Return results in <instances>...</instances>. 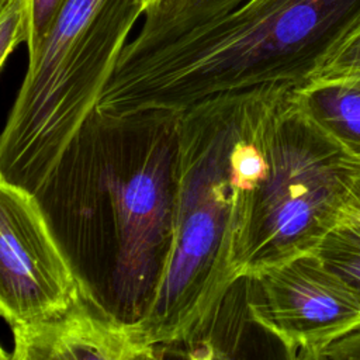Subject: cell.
Segmentation results:
<instances>
[{
	"mask_svg": "<svg viewBox=\"0 0 360 360\" xmlns=\"http://www.w3.org/2000/svg\"><path fill=\"white\" fill-rule=\"evenodd\" d=\"M0 359H11L10 357V354H7L4 350H3V347L0 346Z\"/></svg>",
	"mask_w": 360,
	"mask_h": 360,
	"instance_id": "e0dca14e",
	"label": "cell"
},
{
	"mask_svg": "<svg viewBox=\"0 0 360 360\" xmlns=\"http://www.w3.org/2000/svg\"><path fill=\"white\" fill-rule=\"evenodd\" d=\"M319 360H360V326L332 342Z\"/></svg>",
	"mask_w": 360,
	"mask_h": 360,
	"instance_id": "9a60e30c",
	"label": "cell"
},
{
	"mask_svg": "<svg viewBox=\"0 0 360 360\" xmlns=\"http://www.w3.org/2000/svg\"><path fill=\"white\" fill-rule=\"evenodd\" d=\"M153 1H158V0H149V3L148 4H150V3H153ZM148 7V6H146Z\"/></svg>",
	"mask_w": 360,
	"mask_h": 360,
	"instance_id": "d6986e66",
	"label": "cell"
},
{
	"mask_svg": "<svg viewBox=\"0 0 360 360\" xmlns=\"http://www.w3.org/2000/svg\"><path fill=\"white\" fill-rule=\"evenodd\" d=\"M246 0H158L148 4L139 34L129 42L145 51L193 31L235 10Z\"/></svg>",
	"mask_w": 360,
	"mask_h": 360,
	"instance_id": "30bf717a",
	"label": "cell"
},
{
	"mask_svg": "<svg viewBox=\"0 0 360 360\" xmlns=\"http://www.w3.org/2000/svg\"><path fill=\"white\" fill-rule=\"evenodd\" d=\"M25 1L8 0L0 10V69L8 55L25 42Z\"/></svg>",
	"mask_w": 360,
	"mask_h": 360,
	"instance_id": "5bb4252c",
	"label": "cell"
},
{
	"mask_svg": "<svg viewBox=\"0 0 360 360\" xmlns=\"http://www.w3.org/2000/svg\"><path fill=\"white\" fill-rule=\"evenodd\" d=\"M149 0H66L0 132V174L34 193L97 105Z\"/></svg>",
	"mask_w": 360,
	"mask_h": 360,
	"instance_id": "277c9868",
	"label": "cell"
},
{
	"mask_svg": "<svg viewBox=\"0 0 360 360\" xmlns=\"http://www.w3.org/2000/svg\"><path fill=\"white\" fill-rule=\"evenodd\" d=\"M360 21V0H246L174 39L122 51L98 107L186 108L217 94L311 80Z\"/></svg>",
	"mask_w": 360,
	"mask_h": 360,
	"instance_id": "7a4b0ae2",
	"label": "cell"
},
{
	"mask_svg": "<svg viewBox=\"0 0 360 360\" xmlns=\"http://www.w3.org/2000/svg\"><path fill=\"white\" fill-rule=\"evenodd\" d=\"M7 1H8V0H0V10L4 7V4H6Z\"/></svg>",
	"mask_w": 360,
	"mask_h": 360,
	"instance_id": "ac0fdd59",
	"label": "cell"
},
{
	"mask_svg": "<svg viewBox=\"0 0 360 360\" xmlns=\"http://www.w3.org/2000/svg\"><path fill=\"white\" fill-rule=\"evenodd\" d=\"M25 1V45L28 56L44 41L52 22L58 17L66 0H24Z\"/></svg>",
	"mask_w": 360,
	"mask_h": 360,
	"instance_id": "7c38bea8",
	"label": "cell"
},
{
	"mask_svg": "<svg viewBox=\"0 0 360 360\" xmlns=\"http://www.w3.org/2000/svg\"><path fill=\"white\" fill-rule=\"evenodd\" d=\"M360 224V166L342 207L340 224Z\"/></svg>",
	"mask_w": 360,
	"mask_h": 360,
	"instance_id": "2e32d148",
	"label": "cell"
},
{
	"mask_svg": "<svg viewBox=\"0 0 360 360\" xmlns=\"http://www.w3.org/2000/svg\"><path fill=\"white\" fill-rule=\"evenodd\" d=\"M315 252L360 298V224L338 225Z\"/></svg>",
	"mask_w": 360,
	"mask_h": 360,
	"instance_id": "8fae6325",
	"label": "cell"
},
{
	"mask_svg": "<svg viewBox=\"0 0 360 360\" xmlns=\"http://www.w3.org/2000/svg\"><path fill=\"white\" fill-rule=\"evenodd\" d=\"M250 319L288 359L319 360L322 352L360 326V298L316 252L243 277Z\"/></svg>",
	"mask_w": 360,
	"mask_h": 360,
	"instance_id": "8992f818",
	"label": "cell"
},
{
	"mask_svg": "<svg viewBox=\"0 0 360 360\" xmlns=\"http://www.w3.org/2000/svg\"><path fill=\"white\" fill-rule=\"evenodd\" d=\"M291 87L266 111L259 127L263 167L238 193L232 267L255 276L312 253L340 224L360 162L309 121Z\"/></svg>",
	"mask_w": 360,
	"mask_h": 360,
	"instance_id": "5b68a950",
	"label": "cell"
},
{
	"mask_svg": "<svg viewBox=\"0 0 360 360\" xmlns=\"http://www.w3.org/2000/svg\"><path fill=\"white\" fill-rule=\"evenodd\" d=\"M180 115L96 105L34 191L80 291L138 330L174 246Z\"/></svg>",
	"mask_w": 360,
	"mask_h": 360,
	"instance_id": "6da1fadb",
	"label": "cell"
},
{
	"mask_svg": "<svg viewBox=\"0 0 360 360\" xmlns=\"http://www.w3.org/2000/svg\"><path fill=\"white\" fill-rule=\"evenodd\" d=\"M14 360L166 359L163 346L148 343L138 329L97 308L82 291L66 308L11 326Z\"/></svg>",
	"mask_w": 360,
	"mask_h": 360,
	"instance_id": "ba28073f",
	"label": "cell"
},
{
	"mask_svg": "<svg viewBox=\"0 0 360 360\" xmlns=\"http://www.w3.org/2000/svg\"><path fill=\"white\" fill-rule=\"evenodd\" d=\"M276 84L208 97L180 115V181L170 264L139 333L150 345L180 343L236 280L232 267L238 181L233 152Z\"/></svg>",
	"mask_w": 360,
	"mask_h": 360,
	"instance_id": "3957f363",
	"label": "cell"
},
{
	"mask_svg": "<svg viewBox=\"0 0 360 360\" xmlns=\"http://www.w3.org/2000/svg\"><path fill=\"white\" fill-rule=\"evenodd\" d=\"M301 112L360 162V72L314 77L292 90Z\"/></svg>",
	"mask_w": 360,
	"mask_h": 360,
	"instance_id": "9c48e42d",
	"label": "cell"
},
{
	"mask_svg": "<svg viewBox=\"0 0 360 360\" xmlns=\"http://www.w3.org/2000/svg\"><path fill=\"white\" fill-rule=\"evenodd\" d=\"M80 294L34 193L0 174V316L11 326L49 316Z\"/></svg>",
	"mask_w": 360,
	"mask_h": 360,
	"instance_id": "52a82bcc",
	"label": "cell"
},
{
	"mask_svg": "<svg viewBox=\"0 0 360 360\" xmlns=\"http://www.w3.org/2000/svg\"><path fill=\"white\" fill-rule=\"evenodd\" d=\"M354 72H360V21L330 52L314 77L339 76Z\"/></svg>",
	"mask_w": 360,
	"mask_h": 360,
	"instance_id": "4fadbf2b",
	"label": "cell"
}]
</instances>
